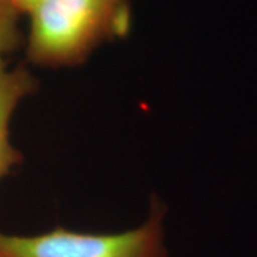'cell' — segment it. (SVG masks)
Here are the masks:
<instances>
[{"label":"cell","mask_w":257,"mask_h":257,"mask_svg":"<svg viewBox=\"0 0 257 257\" xmlns=\"http://www.w3.org/2000/svg\"><path fill=\"white\" fill-rule=\"evenodd\" d=\"M36 89V79L28 69L9 67L6 57H0V182L23 160L12 142L10 126L20 103Z\"/></svg>","instance_id":"3"},{"label":"cell","mask_w":257,"mask_h":257,"mask_svg":"<svg viewBox=\"0 0 257 257\" xmlns=\"http://www.w3.org/2000/svg\"><path fill=\"white\" fill-rule=\"evenodd\" d=\"M20 16L10 0H0V57L10 55L22 43Z\"/></svg>","instance_id":"4"},{"label":"cell","mask_w":257,"mask_h":257,"mask_svg":"<svg viewBox=\"0 0 257 257\" xmlns=\"http://www.w3.org/2000/svg\"><path fill=\"white\" fill-rule=\"evenodd\" d=\"M10 2L13 3V6H15L22 15H26L29 10L32 9L39 0H10Z\"/></svg>","instance_id":"5"},{"label":"cell","mask_w":257,"mask_h":257,"mask_svg":"<svg viewBox=\"0 0 257 257\" xmlns=\"http://www.w3.org/2000/svg\"><path fill=\"white\" fill-rule=\"evenodd\" d=\"M166 207L153 197L149 214L133 229L90 233L66 227L13 234L0 230V257H169Z\"/></svg>","instance_id":"2"},{"label":"cell","mask_w":257,"mask_h":257,"mask_svg":"<svg viewBox=\"0 0 257 257\" xmlns=\"http://www.w3.org/2000/svg\"><path fill=\"white\" fill-rule=\"evenodd\" d=\"M26 15V57L46 69L82 64L130 22L128 0H39Z\"/></svg>","instance_id":"1"}]
</instances>
